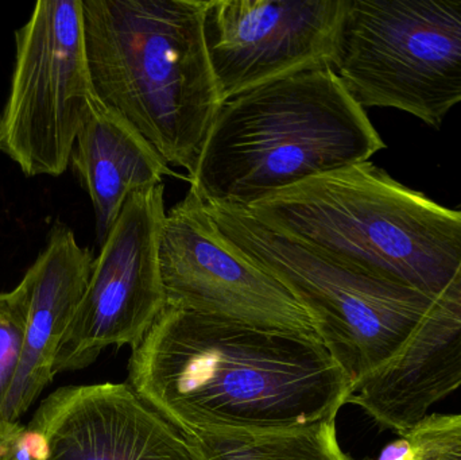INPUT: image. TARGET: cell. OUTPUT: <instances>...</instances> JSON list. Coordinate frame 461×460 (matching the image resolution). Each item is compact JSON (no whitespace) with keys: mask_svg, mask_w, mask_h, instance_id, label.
<instances>
[{"mask_svg":"<svg viewBox=\"0 0 461 460\" xmlns=\"http://www.w3.org/2000/svg\"><path fill=\"white\" fill-rule=\"evenodd\" d=\"M129 385L180 432L262 434L336 421L352 385L317 335L167 307L132 350Z\"/></svg>","mask_w":461,"mask_h":460,"instance_id":"1","label":"cell"},{"mask_svg":"<svg viewBox=\"0 0 461 460\" xmlns=\"http://www.w3.org/2000/svg\"><path fill=\"white\" fill-rule=\"evenodd\" d=\"M81 2L97 100L191 178L224 103L205 46L207 0Z\"/></svg>","mask_w":461,"mask_h":460,"instance_id":"2","label":"cell"},{"mask_svg":"<svg viewBox=\"0 0 461 460\" xmlns=\"http://www.w3.org/2000/svg\"><path fill=\"white\" fill-rule=\"evenodd\" d=\"M384 148L335 70L314 68L224 102L189 189L207 204L249 208Z\"/></svg>","mask_w":461,"mask_h":460,"instance_id":"3","label":"cell"},{"mask_svg":"<svg viewBox=\"0 0 461 460\" xmlns=\"http://www.w3.org/2000/svg\"><path fill=\"white\" fill-rule=\"evenodd\" d=\"M246 210L338 264L433 300L461 266V211L368 161L308 178Z\"/></svg>","mask_w":461,"mask_h":460,"instance_id":"4","label":"cell"},{"mask_svg":"<svg viewBox=\"0 0 461 460\" xmlns=\"http://www.w3.org/2000/svg\"><path fill=\"white\" fill-rule=\"evenodd\" d=\"M204 204L230 245L300 302L352 392L402 350L435 302L338 264L258 221L246 208Z\"/></svg>","mask_w":461,"mask_h":460,"instance_id":"5","label":"cell"},{"mask_svg":"<svg viewBox=\"0 0 461 460\" xmlns=\"http://www.w3.org/2000/svg\"><path fill=\"white\" fill-rule=\"evenodd\" d=\"M330 68L360 107L436 126L461 103V0H344Z\"/></svg>","mask_w":461,"mask_h":460,"instance_id":"6","label":"cell"},{"mask_svg":"<svg viewBox=\"0 0 461 460\" xmlns=\"http://www.w3.org/2000/svg\"><path fill=\"white\" fill-rule=\"evenodd\" d=\"M97 102L86 59L81 0H42L15 34L0 151L29 177H59Z\"/></svg>","mask_w":461,"mask_h":460,"instance_id":"7","label":"cell"},{"mask_svg":"<svg viewBox=\"0 0 461 460\" xmlns=\"http://www.w3.org/2000/svg\"><path fill=\"white\" fill-rule=\"evenodd\" d=\"M165 185L131 194L100 246L91 278L62 340L54 374L86 369L111 346L134 350L165 308L159 239Z\"/></svg>","mask_w":461,"mask_h":460,"instance_id":"8","label":"cell"},{"mask_svg":"<svg viewBox=\"0 0 461 460\" xmlns=\"http://www.w3.org/2000/svg\"><path fill=\"white\" fill-rule=\"evenodd\" d=\"M159 269L167 307L258 329L316 335L289 289L230 245L192 189L167 213Z\"/></svg>","mask_w":461,"mask_h":460,"instance_id":"9","label":"cell"},{"mask_svg":"<svg viewBox=\"0 0 461 460\" xmlns=\"http://www.w3.org/2000/svg\"><path fill=\"white\" fill-rule=\"evenodd\" d=\"M344 0H207L204 40L223 102L330 67Z\"/></svg>","mask_w":461,"mask_h":460,"instance_id":"10","label":"cell"},{"mask_svg":"<svg viewBox=\"0 0 461 460\" xmlns=\"http://www.w3.org/2000/svg\"><path fill=\"white\" fill-rule=\"evenodd\" d=\"M29 427L45 440V460H196L183 434L129 383L59 389Z\"/></svg>","mask_w":461,"mask_h":460,"instance_id":"11","label":"cell"},{"mask_svg":"<svg viewBox=\"0 0 461 460\" xmlns=\"http://www.w3.org/2000/svg\"><path fill=\"white\" fill-rule=\"evenodd\" d=\"M460 388L461 266L402 350L360 383L355 404L400 437Z\"/></svg>","mask_w":461,"mask_h":460,"instance_id":"12","label":"cell"},{"mask_svg":"<svg viewBox=\"0 0 461 460\" xmlns=\"http://www.w3.org/2000/svg\"><path fill=\"white\" fill-rule=\"evenodd\" d=\"M95 258L81 248L65 224L51 230L24 278L30 304L21 364L3 412V421L18 423L54 378V364L91 278Z\"/></svg>","mask_w":461,"mask_h":460,"instance_id":"13","label":"cell"},{"mask_svg":"<svg viewBox=\"0 0 461 460\" xmlns=\"http://www.w3.org/2000/svg\"><path fill=\"white\" fill-rule=\"evenodd\" d=\"M70 162L91 197L99 246L131 194L175 176L157 151L99 100L78 132Z\"/></svg>","mask_w":461,"mask_h":460,"instance_id":"14","label":"cell"},{"mask_svg":"<svg viewBox=\"0 0 461 460\" xmlns=\"http://www.w3.org/2000/svg\"><path fill=\"white\" fill-rule=\"evenodd\" d=\"M181 434L196 460H352L339 445L336 421L262 434Z\"/></svg>","mask_w":461,"mask_h":460,"instance_id":"15","label":"cell"},{"mask_svg":"<svg viewBox=\"0 0 461 460\" xmlns=\"http://www.w3.org/2000/svg\"><path fill=\"white\" fill-rule=\"evenodd\" d=\"M376 460H461V413L428 415Z\"/></svg>","mask_w":461,"mask_h":460,"instance_id":"16","label":"cell"},{"mask_svg":"<svg viewBox=\"0 0 461 460\" xmlns=\"http://www.w3.org/2000/svg\"><path fill=\"white\" fill-rule=\"evenodd\" d=\"M30 288L22 278L15 289L0 293V423L13 389L26 334Z\"/></svg>","mask_w":461,"mask_h":460,"instance_id":"17","label":"cell"},{"mask_svg":"<svg viewBox=\"0 0 461 460\" xmlns=\"http://www.w3.org/2000/svg\"><path fill=\"white\" fill-rule=\"evenodd\" d=\"M40 432L19 423H0V460H45Z\"/></svg>","mask_w":461,"mask_h":460,"instance_id":"18","label":"cell"}]
</instances>
